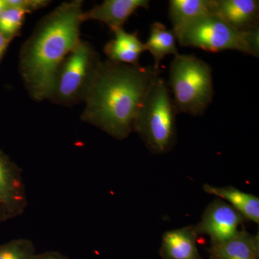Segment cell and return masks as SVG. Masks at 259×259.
<instances>
[{"instance_id":"cell-1","label":"cell","mask_w":259,"mask_h":259,"mask_svg":"<svg viewBox=\"0 0 259 259\" xmlns=\"http://www.w3.org/2000/svg\"><path fill=\"white\" fill-rule=\"evenodd\" d=\"M82 8L81 0L59 5L37 23L20 48V74L35 101L49 100L58 70L81 41L80 29L85 22Z\"/></svg>"},{"instance_id":"cell-2","label":"cell","mask_w":259,"mask_h":259,"mask_svg":"<svg viewBox=\"0 0 259 259\" xmlns=\"http://www.w3.org/2000/svg\"><path fill=\"white\" fill-rule=\"evenodd\" d=\"M159 69L102 61L85 98L81 120L117 140L133 132L140 106Z\"/></svg>"},{"instance_id":"cell-3","label":"cell","mask_w":259,"mask_h":259,"mask_svg":"<svg viewBox=\"0 0 259 259\" xmlns=\"http://www.w3.org/2000/svg\"><path fill=\"white\" fill-rule=\"evenodd\" d=\"M177 112L166 80L159 76L146 93L133 126V131L153 153L171 151L177 137Z\"/></svg>"},{"instance_id":"cell-4","label":"cell","mask_w":259,"mask_h":259,"mask_svg":"<svg viewBox=\"0 0 259 259\" xmlns=\"http://www.w3.org/2000/svg\"><path fill=\"white\" fill-rule=\"evenodd\" d=\"M167 83L178 113L203 115L212 101V68L197 56H175L170 64Z\"/></svg>"},{"instance_id":"cell-5","label":"cell","mask_w":259,"mask_h":259,"mask_svg":"<svg viewBox=\"0 0 259 259\" xmlns=\"http://www.w3.org/2000/svg\"><path fill=\"white\" fill-rule=\"evenodd\" d=\"M184 47L211 53L231 50L258 57L259 30L238 31L214 15H209L175 32Z\"/></svg>"},{"instance_id":"cell-6","label":"cell","mask_w":259,"mask_h":259,"mask_svg":"<svg viewBox=\"0 0 259 259\" xmlns=\"http://www.w3.org/2000/svg\"><path fill=\"white\" fill-rule=\"evenodd\" d=\"M102 62L93 46L81 40L58 70L49 100L64 106L84 102Z\"/></svg>"},{"instance_id":"cell-7","label":"cell","mask_w":259,"mask_h":259,"mask_svg":"<svg viewBox=\"0 0 259 259\" xmlns=\"http://www.w3.org/2000/svg\"><path fill=\"white\" fill-rule=\"evenodd\" d=\"M244 219L230 204L218 199L209 204L194 230L197 234L208 236L212 245L219 244L236 236Z\"/></svg>"},{"instance_id":"cell-8","label":"cell","mask_w":259,"mask_h":259,"mask_svg":"<svg viewBox=\"0 0 259 259\" xmlns=\"http://www.w3.org/2000/svg\"><path fill=\"white\" fill-rule=\"evenodd\" d=\"M0 202L12 218L22 215L28 204L23 171L3 150H0Z\"/></svg>"},{"instance_id":"cell-9","label":"cell","mask_w":259,"mask_h":259,"mask_svg":"<svg viewBox=\"0 0 259 259\" xmlns=\"http://www.w3.org/2000/svg\"><path fill=\"white\" fill-rule=\"evenodd\" d=\"M212 13L238 31L258 29V0H212Z\"/></svg>"},{"instance_id":"cell-10","label":"cell","mask_w":259,"mask_h":259,"mask_svg":"<svg viewBox=\"0 0 259 259\" xmlns=\"http://www.w3.org/2000/svg\"><path fill=\"white\" fill-rule=\"evenodd\" d=\"M148 0H105L83 13L84 21L97 20L106 24L110 30L122 28L135 12L139 8H149Z\"/></svg>"},{"instance_id":"cell-11","label":"cell","mask_w":259,"mask_h":259,"mask_svg":"<svg viewBox=\"0 0 259 259\" xmlns=\"http://www.w3.org/2000/svg\"><path fill=\"white\" fill-rule=\"evenodd\" d=\"M114 38L107 42L104 52L108 61L117 64L139 66V58L146 51L144 42L140 40L137 32H127L122 28L111 30Z\"/></svg>"},{"instance_id":"cell-12","label":"cell","mask_w":259,"mask_h":259,"mask_svg":"<svg viewBox=\"0 0 259 259\" xmlns=\"http://www.w3.org/2000/svg\"><path fill=\"white\" fill-rule=\"evenodd\" d=\"M194 227H185L163 233L161 253L163 259H200Z\"/></svg>"},{"instance_id":"cell-13","label":"cell","mask_w":259,"mask_h":259,"mask_svg":"<svg viewBox=\"0 0 259 259\" xmlns=\"http://www.w3.org/2000/svg\"><path fill=\"white\" fill-rule=\"evenodd\" d=\"M203 189L207 193L227 201L245 219L258 224L259 199L256 196L242 192L233 187H219L206 184Z\"/></svg>"},{"instance_id":"cell-14","label":"cell","mask_w":259,"mask_h":259,"mask_svg":"<svg viewBox=\"0 0 259 259\" xmlns=\"http://www.w3.org/2000/svg\"><path fill=\"white\" fill-rule=\"evenodd\" d=\"M211 253L217 259H258V236L240 231L231 239L212 245Z\"/></svg>"},{"instance_id":"cell-15","label":"cell","mask_w":259,"mask_h":259,"mask_svg":"<svg viewBox=\"0 0 259 259\" xmlns=\"http://www.w3.org/2000/svg\"><path fill=\"white\" fill-rule=\"evenodd\" d=\"M212 13V0H171L168 18L174 32Z\"/></svg>"},{"instance_id":"cell-16","label":"cell","mask_w":259,"mask_h":259,"mask_svg":"<svg viewBox=\"0 0 259 259\" xmlns=\"http://www.w3.org/2000/svg\"><path fill=\"white\" fill-rule=\"evenodd\" d=\"M177 37L173 30H168L163 24L155 22L151 25L149 36L145 44L146 51H149L154 59L153 67L159 69L161 61L166 56H177L179 54Z\"/></svg>"},{"instance_id":"cell-17","label":"cell","mask_w":259,"mask_h":259,"mask_svg":"<svg viewBox=\"0 0 259 259\" xmlns=\"http://www.w3.org/2000/svg\"><path fill=\"white\" fill-rule=\"evenodd\" d=\"M27 14L20 8L8 7L0 15V32L13 40L19 35Z\"/></svg>"},{"instance_id":"cell-18","label":"cell","mask_w":259,"mask_h":259,"mask_svg":"<svg viewBox=\"0 0 259 259\" xmlns=\"http://www.w3.org/2000/svg\"><path fill=\"white\" fill-rule=\"evenodd\" d=\"M36 253L33 243L25 238L0 245V259H32Z\"/></svg>"},{"instance_id":"cell-19","label":"cell","mask_w":259,"mask_h":259,"mask_svg":"<svg viewBox=\"0 0 259 259\" xmlns=\"http://www.w3.org/2000/svg\"><path fill=\"white\" fill-rule=\"evenodd\" d=\"M8 7L20 8L28 13L47 7L50 1L47 0H5Z\"/></svg>"},{"instance_id":"cell-20","label":"cell","mask_w":259,"mask_h":259,"mask_svg":"<svg viewBox=\"0 0 259 259\" xmlns=\"http://www.w3.org/2000/svg\"><path fill=\"white\" fill-rule=\"evenodd\" d=\"M32 259H70L67 256L57 251H47L35 253Z\"/></svg>"},{"instance_id":"cell-21","label":"cell","mask_w":259,"mask_h":259,"mask_svg":"<svg viewBox=\"0 0 259 259\" xmlns=\"http://www.w3.org/2000/svg\"><path fill=\"white\" fill-rule=\"evenodd\" d=\"M13 39L6 37L5 35L0 32V61H2L3 56H4L7 49L9 47L10 42Z\"/></svg>"},{"instance_id":"cell-22","label":"cell","mask_w":259,"mask_h":259,"mask_svg":"<svg viewBox=\"0 0 259 259\" xmlns=\"http://www.w3.org/2000/svg\"><path fill=\"white\" fill-rule=\"evenodd\" d=\"M10 219H13L12 216L10 215L9 211L5 207L4 204L0 202V225L2 223L6 222Z\"/></svg>"},{"instance_id":"cell-23","label":"cell","mask_w":259,"mask_h":259,"mask_svg":"<svg viewBox=\"0 0 259 259\" xmlns=\"http://www.w3.org/2000/svg\"><path fill=\"white\" fill-rule=\"evenodd\" d=\"M7 8H8V5H7L5 0H0V15L3 13V12Z\"/></svg>"},{"instance_id":"cell-24","label":"cell","mask_w":259,"mask_h":259,"mask_svg":"<svg viewBox=\"0 0 259 259\" xmlns=\"http://www.w3.org/2000/svg\"><path fill=\"white\" fill-rule=\"evenodd\" d=\"M212 259H217V258H212Z\"/></svg>"}]
</instances>
